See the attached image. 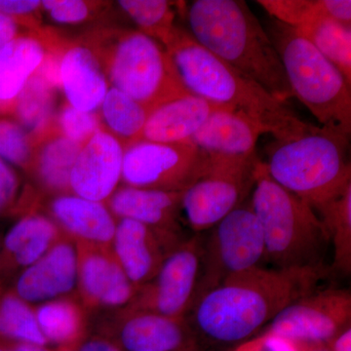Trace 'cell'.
Masks as SVG:
<instances>
[{"label":"cell","instance_id":"obj_24","mask_svg":"<svg viewBox=\"0 0 351 351\" xmlns=\"http://www.w3.org/2000/svg\"><path fill=\"white\" fill-rule=\"evenodd\" d=\"M265 133V127L245 113L223 108L214 112L189 143L208 154L248 156L256 154L258 138Z\"/></svg>","mask_w":351,"mask_h":351},{"label":"cell","instance_id":"obj_42","mask_svg":"<svg viewBox=\"0 0 351 351\" xmlns=\"http://www.w3.org/2000/svg\"><path fill=\"white\" fill-rule=\"evenodd\" d=\"M0 348L5 351H50L46 348V346L5 341V339H0Z\"/></svg>","mask_w":351,"mask_h":351},{"label":"cell","instance_id":"obj_26","mask_svg":"<svg viewBox=\"0 0 351 351\" xmlns=\"http://www.w3.org/2000/svg\"><path fill=\"white\" fill-rule=\"evenodd\" d=\"M34 313L48 343L76 350L84 341L86 320L80 302L60 298L38 304Z\"/></svg>","mask_w":351,"mask_h":351},{"label":"cell","instance_id":"obj_3","mask_svg":"<svg viewBox=\"0 0 351 351\" xmlns=\"http://www.w3.org/2000/svg\"><path fill=\"white\" fill-rule=\"evenodd\" d=\"M193 38L278 100L294 98L280 57L265 29L242 0H195L189 6Z\"/></svg>","mask_w":351,"mask_h":351},{"label":"cell","instance_id":"obj_14","mask_svg":"<svg viewBox=\"0 0 351 351\" xmlns=\"http://www.w3.org/2000/svg\"><path fill=\"white\" fill-rule=\"evenodd\" d=\"M124 145L101 127L83 145L71 169V193L85 199L107 202L121 182Z\"/></svg>","mask_w":351,"mask_h":351},{"label":"cell","instance_id":"obj_40","mask_svg":"<svg viewBox=\"0 0 351 351\" xmlns=\"http://www.w3.org/2000/svg\"><path fill=\"white\" fill-rule=\"evenodd\" d=\"M76 351H124L112 339L107 337H94L85 339L76 348Z\"/></svg>","mask_w":351,"mask_h":351},{"label":"cell","instance_id":"obj_7","mask_svg":"<svg viewBox=\"0 0 351 351\" xmlns=\"http://www.w3.org/2000/svg\"><path fill=\"white\" fill-rule=\"evenodd\" d=\"M348 138L321 127L295 140L277 142L265 162L267 173L276 184L315 209L351 186Z\"/></svg>","mask_w":351,"mask_h":351},{"label":"cell","instance_id":"obj_10","mask_svg":"<svg viewBox=\"0 0 351 351\" xmlns=\"http://www.w3.org/2000/svg\"><path fill=\"white\" fill-rule=\"evenodd\" d=\"M208 154L191 143L138 141L124 149L121 182L132 188L184 193L206 172Z\"/></svg>","mask_w":351,"mask_h":351},{"label":"cell","instance_id":"obj_13","mask_svg":"<svg viewBox=\"0 0 351 351\" xmlns=\"http://www.w3.org/2000/svg\"><path fill=\"white\" fill-rule=\"evenodd\" d=\"M77 288L86 308H124L138 289L131 282L112 247L75 242Z\"/></svg>","mask_w":351,"mask_h":351},{"label":"cell","instance_id":"obj_18","mask_svg":"<svg viewBox=\"0 0 351 351\" xmlns=\"http://www.w3.org/2000/svg\"><path fill=\"white\" fill-rule=\"evenodd\" d=\"M182 193L132 188L121 184L106 204L115 219H129L182 243L180 213Z\"/></svg>","mask_w":351,"mask_h":351},{"label":"cell","instance_id":"obj_20","mask_svg":"<svg viewBox=\"0 0 351 351\" xmlns=\"http://www.w3.org/2000/svg\"><path fill=\"white\" fill-rule=\"evenodd\" d=\"M119 317L110 339L124 351H182L189 346V330L184 318L127 307L120 311Z\"/></svg>","mask_w":351,"mask_h":351},{"label":"cell","instance_id":"obj_19","mask_svg":"<svg viewBox=\"0 0 351 351\" xmlns=\"http://www.w3.org/2000/svg\"><path fill=\"white\" fill-rule=\"evenodd\" d=\"M64 235L47 215L38 211L22 215L2 240L0 286L5 287L9 278L38 262Z\"/></svg>","mask_w":351,"mask_h":351},{"label":"cell","instance_id":"obj_30","mask_svg":"<svg viewBox=\"0 0 351 351\" xmlns=\"http://www.w3.org/2000/svg\"><path fill=\"white\" fill-rule=\"evenodd\" d=\"M351 83V27L330 18H320L294 27Z\"/></svg>","mask_w":351,"mask_h":351},{"label":"cell","instance_id":"obj_46","mask_svg":"<svg viewBox=\"0 0 351 351\" xmlns=\"http://www.w3.org/2000/svg\"><path fill=\"white\" fill-rule=\"evenodd\" d=\"M2 240H3V237H2V235H0V253H1L2 249Z\"/></svg>","mask_w":351,"mask_h":351},{"label":"cell","instance_id":"obj_27","mask_svg":"<svg viewBox=\"0 0 351 351\" xmlns=\"http://www.w3.org/2000/svg\"><path fill=\"white\" fill-rule=\"evenodd\" d=\"M57 89L34 73L21 92L11 119L16 120L32 140H36L54 123Z\"/></svg>","mask_w":351,"mask_h":351},{"label":"cell","instance_id":"obj_35","mask_svg":"<svg viewBox=\"0 0 351 351\" xmlns=\"http://www.w3.org/2000/svg\"><path fill=\"white\" fill-rule=\"evenodd\" d=\"M54 125L64 137L82 147L103 127L99 112H82L69 103L64 104L55 114Z\"/></svg>","mask_w":351,"mask_h":351},{"label":"cell","instance_id":"obj_39","mask_svg":"<svg viewBox=\"0 0 351 351\" xmlns=\"http://www.w3.org/2000/svg\"><path fill=\"white\" fill-rule=\"evenodd\" d=\"M235 351H301L299 343L265 332L262 336L245 343Z\"/></svg>","mask_w":351,"mask_h":351},{"label":"cell","instance_id":"obj_28","mask_svg":"<svg viewBox=\"0 0 351 351\" xmlns=\"http://www.w3.org/2000/svg\"><path fill=\"white\" fill-rule=\"evenodd\" d=\"M149 110L123 92L108 88L99 108L101 125L124 145L140 141Z\"/></svg>","mask_w":351,"mask_h":351},{"label":"cell","instance_id":"obj_6","mask_svg":"<svg viewBox=\"0 0 351 351\" xmlns=\"http://www.w3.org/2000/svg\"><path fill=\"white\" fill-rule=\"evenodd\" d=\"M280 57L289 86L322 128L350 136L351 83L294 27L272 21L265 29Z\"/></svg>","mask_w":351,"mask_h":351},{"label":"cell","instance_id":"obj_34","mask_svg":"<svg viewBox=\"0 0 351 351\" xmlns=\"http://www.w3.org/2000/svg\"><path fill=\"white\" fill-rule=\"evenodd\" d=\"M31 135L11 117H0V159L29 174L34 159Z\"/></svg>","mask_w":351,"mask_h":351},{"label":"cell","instance_id":"obj_36","mask_svg":"<svg viewBox=\"0 0 351 351\" xmlns=\"http://www.w3.org/2000/svg\"><path fill=\"white\" fill-rule=\"evenodd\" d=\"M106 2L85 0H44L43 11L58 24L78 25L92 19L103 11Z\"/></svg>","mask_w":351,"mask_h":351},{"label":"cell","instance_id":"obj_38","mask_svg":"<svg viewBox=\"0 0 351 351\" xmlns=\"http://www.w3.org/2000/svg\"><path fill=\"white\" fill-rule=\"evenodd\" d=\"M21 182L17 173L0 159V217L15 215L21 198Z\"/></svg>","mask_w":351,"mask_h":351},{"label":"cell","instance_id":"obj_29","mask_svg":"<svg viewBox=\"0 0 351 351\" xmlns=\"http://www.w3.org/2000/svg\"><path fill=\"white\" fill-rule=\"evenodd\" d=\"M274 20L290 27L330 18L343 24L351 23L350 0H258Z\"/></svg>","mask_w":351,"mask_h":351},{"label":"cell","instance_id":"obj_5","mask_svg":"<svg viewBox=\"0 0 351 351\" xmlns=\"http://www.w3.org/2000/svg\"><path fill=\"white\" fill-rule=\"evenodd\" d=\"M251 207L262 226L265 255L276 269L323 265L329 234L311 205L276 184L265 162L256 166Z\"/></svg>","mask_w":351,"mask_h":351},{"label":"cell","instance_id":"obj_31","mask_svg":"<svg viewBox=\"0 0 351 351\" xmlns=\"http://www.w3.org/2000/svg\"><path fill=\"white\" fill-rule=\"evenodd\" d=\"M326 228L334 246V267L341 274L351 272V186L339 197L313 209Z\"/></svg>","mask_w":351,"mask_h":351},{"label":"cell","instance_id":"obj_32","mask_svg":"<svg viewBox=\"0 0 351 351\" xmlns=\"http://www.w3.org/2000/svg\"><path fill=\"white\" fill-rule=\"evenodd\" d=\"M0 339L46 346L48 341L36 321L34 309L10 289L0 286Z\"/></svg>","mask_w":351,"mask_h":351},{"label":"cell","instance_id":"obj_16","mask_svg":"<svg viewBox=\"0 0 351 351\" xmlns=\"http://www.w3.org/2000/svg\"><path fill=\"white\" fill-rule=\"evenodd\" d=\"M63 41L56 32L41 27L20 34L0 49V117H12L25 84L48 52Z\"/></svg>","mask_w":351,"mask_h":351},{"label":"cell","instance_id":"obj_4","mask_svg":"<svg viewBox=\"0 0 351 351\" xmlns=\"http://www.w3.org/2000/svg\"><path fill=\"white\" fill-rule=\"evenodd\" d=\"M80 41L98 59L110 87L152 112L191 94L162 44L136 29L97 27Z\"/></svg>","mask_w":351,"mask_h":351},{"label":"cell","instance_id":"obj_23","mask_svg":"<svg viewBox=\"0 0 351 351\" xmlns=\"http://www.w3.org/2000/svg\"><path fill=\"white\" fill-rule=\"evenodd\" d=\"M223 108H228L193 94L166 101L149 112L140 141L164 144L189 143L206 120Z\"/></svg>","mask_w":351,"mask_h":351},{"label":"cell","instance_id":"obj_21","mask_svg":"<svg viewBox=\"0 0 351 351\" xmlns=\"http://www.w3.org/2000/svg\"><path fill=\"white\" fill-rule=\"evenodd\" d=\"M46 212L73 241L112 247L117 219L106 203L66 193L49 196Z\"/></svg>","mask_w":351,"mask_h":351},{"label":"cell","instance_id":"obj_8","mask_svg":"<svg viewBox=\"0 0 351 351\" xmlns=\"http://www.w3.org/2000/svg\"><path fill=\"white\" fill-rule=\"evenodd\" d=\"M258 162L257 154H208L206 172L182 196V210L195 232L214 228L240 206L253 189Z\"/></svg>","mask_w":351,"mask_h":351},{"label":"cell","instance_id":"obj_9","mask_svg":"<svg viewBox=\"0 0 351 351\" xmlns=\"http://www.w3.org/2000/svg\"><path fill=\"white\" fill-rule=\"evenodd\" d=\"M212 228L202 248L203 274L195 302L228 277L258 267L265 255L262 226L251 206L237 207Z\"/></svg>","mask_w":351,"mask_h":351},{"label":"cell","instance_id":"obj_33","mask_svg":"<svg viewBox=\"0 0 351 351\" xmlns=\"http://www.w3.org/2000/svg\"><path fill=\"white\" fill-rule=\"evenodd\" d=\"M119 5L140 27L138 31L166 44L170 40L177 25H175V2L166 0H120Z\"/></svg>","mask_w":351,"mask_h":351},{"label":"cell","instance_id":"obj_17","mask_svg":"<svg viewBox=\"0 0 351 351\" xmlns=\"http://www.w3.org/2000/svg\"><path fill=\"white\" fill-rule=\"evenodd\" d=\"M182 243L133 219H119L112 249L131 282L140 289L151 282L165 258Z\"/></svg>","mask_w":351,"mask_h":351},{"label":"cell","instance_id":"obj_22","mask_svg":"<svg viewBox=\"0 0 351 351\" xmlns=\"http://www.w3.org/2000/svg\"><path fill=\"white\" fill-rule=\"evenodd\" d=\"M110 84L98 59L82 41L68 43L60 62V90L71 107L99 112Z\"/></svg>","mask_w":351,"mask_h":351},{"label":"cell","instance_id":"obj_44","mask_svg":"<svg viewBox=\"0 0 351 351\" xmlns=\"http://www.w3.org/2000/svg\"><path fill=\"white\" fill-rule=\"evenodd\" d=\"M299 343L301 351H332L331 348L327 346V343Z\"/></svg>","mask_w":351,"mask_h":351},{"label":"cell","instance_id":"obj_12","mask_svg":"<svg viewBox=\"0 0 351 351\" xmlns=\"http://www.w3.org/2000/svg\"><path fill=\"white\" fill-rule=\"evenodd\" d=\"M350 319V291L326 289L289 304L265 332L295 343H327L348 328Z\"/></svg>","mask_w":351,"mask_h":351},{"label":"cell","instance_id":"obj_25","mask_svg":"<svg viewBox=\"0 0 351 351\" xmlns=\"http://www.w3.org/2000/svg\"><path fill=\"white\" fill-rule=\"evenodd\" d=\"M82 145L64 137L54 123L34 140V154L29 175L49 196L71 193L69 178Z\"/></svg>","mask_w":351,"mask_h":351},{"label":"cell","instance_id":"obj_45","mask_svg":"<svg viewBox=\"0 0 351 351\" xmlns=\"http://www.w3.org/2000/svg\"><path fill=\"white\" fill-rule=\"evenodd\" d=\"M55 351H76V350L71 348H58Z\"/></svg>","mask_w":351,"mask_h":351},{"label":"cell","instance_id":"obj_15","mask_svg":"<svg viewBox=\"0 0 351 351\" xmlns=\"http://www.w3.org/2000/svg\"><path fill=\"white\" fill-rule=\"evenodd\" d=\"M77 287L75 242L64 235L43 258L20 272L8 288L29 304L64 298Z\"/></svg>","mask_w":351,"mask_h":351},{"label":"cell","instance_id":"obj_37","mask_svg":"<svg viewBox=\"0 0 351 351\" xmlns=\"http://www.w3.org/2000/svg\"><path fill=\"white\" fill-rule=\"evenodd\" d=\"M41 1L38 0H0V13L8 16L29 31L40 29Z\"/></svg>","mask_w":351,"mask_h":351},{"label":"cell","instance_id":"obj_1","mask_svg":"<svg viewBox=\"0 0 351 351\" xmlns=\"http://www.w3.org/2000/svg\"><path fill=\"white\" fill-rule=\"evenodd\" d=\"M324 265L265 269L228 277L193 302L196 327L219 343H237L269 324L285 307L318 291Z\"/></svg>","mask_w":351,"mask_h":351},{"label":"cell","instance_id":"obj_47","mask_svg":"<svg viewBox=\"0 0 351 351\" xmlns=\"http://www.w3.org/2000/svg\"><path fill=\"white\" fill-rule=\"evenodd\" d=\"M0 351H5V350H1V348H0Z\"/></svg>","mask_w":351,"mask_h":351},{"label":"cell","instance_id":"obj_2","mask_svg":"<svg viewBox=\"0 0 351 351\" xmlns=\"http://www.w3.org/2000/svg\"><path fill=\"white\" fill-rule=\"evenodd\" d=\"M165 49L191 94L245 113L265 127L277 142H289L319 128L304 122L287 103L215 56L186 29L176 27Z\"/></svg>","mask_w":351,"mask_h":351},{"label":"cell","instance_id":"obj_41","mask_svg":"<svg viewBox=\"0 0 351 351\" xmlns=\"http://www.w3.org/2000/svg\"><path fill=\"white\" fill-rule=\"evenodd\" d=\"M20 27L15 21L0 13V49L19 36Z\"/></svg>","mask_w":351,"mask_h":351},{"label":"cell","instance_id":"obj_43","mask_svg":"<svg viewBox=\"0 0 351 351\" xmlns=\"http://www.w3.org/2000/svg\"><path fill=\"white\" fill-rule=\"evenodd\" d=\"M331 341H332V351H351L350 326L339 332L338 336Z\"/></svg>","mask_w":351,"mask_h":351},{"label":"cell","instance_id":"obj_11","mask_svg":"<svg viewBox=\"0 0 351 351\" xmlns=\"http://www.w3.org/2000/svg\"><path fill=\"white\" fill-rule=\"evenodd\" d=\"M201 260L199 239L195 237L182 242L165 258L151 282L138 289L127 308L184 318L195 302Z\"/></svg>","mask_w":351,"mask_h":351}]
</instances>
